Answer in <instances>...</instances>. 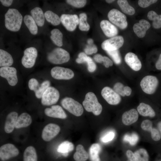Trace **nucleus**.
I'll list each match as a JSON object with an SVG mask.
<instances>
[{
    "mask_svg": "<svg viewBox=\"0 0 161 161\" xmlns=\"http://www.w3.org/2000/svg\"><path fill=\"white\" fill-rule=\"evenodd\" d=\"M5 25L8 30L17 32L20 29L23 20V17L17 9L10 8L5 14Z\"/></svg>",
    "mask_w": 161,
    "mask_h": 161,
    "instance_id": "f257e3e1",
    "label": "nucleus"
},
{
    "mask_svg": "<svg viewBox=\"0 0 161 161\" xmlns=\"http://www.w3.org/2000/svg\"><path fill=\"white\" fill-rule=\"evenodd\" d=\"M83 105L87 111L92 112L95 115L100 114L102 110V106L99 102L96 95L91 92L86 94Z\"/></svg>",
    "mask_w": 161,
    "mask_h": 161,
    "instance_id": "f03ea898",
    "label": "nucleus"
},
{
    "mask_svg": "<svg viewBox=\"0 0 161 161\" xmlns=\"http://www.w3.org/2000/svg\"><path fill=\"white\" fill-rule=\"evenodd\" d=\"M70 58L69 53L62 48L58 47L49 53L47 56L48 61L50 63L59 64L68 62Z\"/></svg>",
    "mask_w": 161,
    "mask_h": 161,
    "instance_id": "7ed1b4c3",
    "label": "nucleus"
},
{
    "mask_svg": "<svg viewBox=\"0 0 161 161\" xmlns=\"http://www.w3.org/2000/svg\"><path fill=\"white\" fill-rule=\"evenodd\" d=\"M159 80L155 76L147 75L143 78L140 83L142 90L148 95L154 94L157 90L159 85Z\"/></svg>",
    "mask_w": 161,
    "mask_h": 161,
    "instance_id": "20e7f679",
    "label": "nucleus"
},
{
    "mask_svg": "<svg viewBox=\"0 0 161 161\" xmlns=\"http://www.w3.org/2000/svg\"><path fill=\"white\" fill-rule=\"evenodd\" d=\"M61 103L65 109L75 116H80L83 113V109L82 105L72 98L65 97L62 100Z\"/></svg>",
    "mask_w": 161,
    "mask_h": 161,
    "instance_id": "39448f33",
    "label": "nucleus"
},
{
    "mask_svg": "<svg viewBox=\"0 0 161 161\" xmlns=\"http://www.w3.org/2000/svg\"><path fill=\"white\" fill-rule=\"evenodd\" d=\"M108 17L112 23L120 29L123 30L127 27L126 17L119 10L115 9L111 10L108 14Z\"/></svg>",
    "mask_w": 161,
    "mask_h": 161,
    "instance_id": "423d86ee",
    "label": "nucleus"
},
{
    "mask_svg": "<svg viewBox=\"0 0 161 161\" xmlns=\"http://www.w3.org/2000/svg\"><path fill=\"white\" fill-rule=\"evenodd\" d=\"M60 97L59 91L55 87L50 86L45 91L41 98V103L44 106H50L55 104Z\"/></svg>",
    "mask_w": 161,
    "mask_h": 161,
    "instance_id": "0eeeda50",
    "label": "nucleus"
},
{
    "mask_svg": "<svg viewBox=\"0 0 161 161\" xmlns=\"http://www.w3.org/2000/svg\"><path fill=\"white\" fill-rule=\"evenodd\" d=\"M38 55L37 49L34 47L26 48L24 52L21 59L22 65L25 68H30L34 65Z\"/></svg>",
    "mask_w": 161,
    "mask_h": 161,
    "instance_id": "6e6552de",
    "label": "nucleus"
},
{
    "mask_svg": "<svg viewBox=\"0 0 161 161\" xmlns=\"http://www.w3.org/2000/svg\"><path fill=\"white\" fill-rule=\"evenodd\" d=\"M0 75L6 79L9 84L12 86L16 85L18 83L17 70L14 67L10 66L1 67Z\"/></svg>",
    "mask_w": 161,
    "mask_h": 161,
    "instance_id": "1a4fd4ad",
    "label": "nucleus"
},
{
    "mask_svg": "<svg viewBox=\"0 0 161 161\" xmlns=\"http://www.w3.org/2000/svg\"><path fill=\"white\" fill-rule=\"evenodd\" d=\"M101 94L103 98L110 105H117L121 101V96L109 87H104L101 90Z\"/></svg>",
    "mask_w": 161,
    "mask_h": 161,
    "instance_id": "9d476101",
    "label": "nucleus"
},
{
    "mask_svg": "<svg viewBox=\"0 0 161 161\" xmlns=\"http://www.w3.org/2000/svg\"><path fill=\"white\" fill-rule=\"evenodd\" d=\"M51 75L52 77L57 80H69L72 78L74 75V72L71 69L58 66L52 69Z\"/></svg>",
    "mask_w": 161,
    "mask_h": 161,
    "instance_id": "9b49d317",
    "label": "nucleus"
},
{
    "mask_svg": "<svg viewBox=\"0 0 161 161\" xmlns=\"http://www.w3.org/2000/svg\"><path fill=\"white\" fill-rule=\"evenodd\" d=\"M124 41L122 36H115L104 41L101 44V47L106 51L117 50L122 47Z\"/></svg>",
    "mask_w": 161,
    "mask_h": 161,
    "instance_id": "f8f14e48",
    "label": "nucleus"
},
{
    "mask_svg": "<svg viewBox=\"0 0 161 161\" xmlns=\"http://www.w3.org/2000/svg\"><path fill=\"white\" fill-rule=\"evenodd\" d=\"M19 153L18 149L12 144H5L1 146L0 148V158L3 161L16 157Z\"/></svg>",
    "mask_w": 161,
    "mask_h": 161,
    "instance_id": "ddd939ff",
    "label": "nucleus"
},
{
    "mask_svg": "<svg viewBox=\"0 0 161 161\" xmlns=\"http://www.w3.org/2000/svg\"><path fill=\"white\" fill-rule=\"evenodd\" d=\"M61 22L68 30L72 31L79 24V19L76 14H63L60 17Z\"/></svg>",
    "mask_w": 161,
    "mask_h": 161,
    "instance_id": "4468645a",
    "label": "nucleus"
},
{
    "mask_svg": "<svg viewBox=\"0 0 161 161\" xmlns=\"http://www.w3.org/2000/svg\"><path fill=\"white\" fill-rule=\"evenodd\" d=\"M60 130V128L58 125L49 123L44 128L42 132V138L45 141H50L58 134Z\"/></svg>",
    "mask_w": 161,
    "mask_h": 161,
    "instance_id": "2eb2a0df",
    "label": "nucleus"
},
{
    "mask_svg": "<svg viewBox=\"0 0 161 161\" xmlns=\"http://www.w3.org/2000/svg\"><path fill=\"white\" fill-rule=\"evenodd\" d=\"M124 60L126 64L133 70L138 71L141 69L142 63L135 54L131 52L127 53L125 56Z\"/></svg>",
    "mask_w": 161,
    "mask_h": 161,
    "instance_id": "dca6fc26",
    "label": "nucleus"
},
{
    "mask_svg": "<svg viewBox=\"0 0 161 161\" xmlns=\"http://www.w3.org/2000/svg\"><path fill=\"white\" fill-rule=\"evenodd\" d=\"M44 112L46 115L50 117L62 119L67 117L62 108L58 105H53L50 108H47L45 109Z\"/></svg>",
    "mask_w": 161,
    "mask_h": 161,
    "instance_id": "f3484780",
    "label": "nucleus"
},
{
    "mask_svg": "<svg viewBox=\"0 0 161 161\" xmlns=\"http://www.w3.org/2000/svg\"><path fill=\"white\" fill-rule=\"evenodd\" d=\"M150 27V24L148 21L145 19H141L138 23H136L134 25L133 29L138 37L142 38L145 36L146 31Z\"/></svg>",
    "mask_w": 161,
    "mask_h": 161,
    "instance_id": "a211bd4d",
    "label": "nucleus"
},
{
    "mask_svg": "<svg viewBox=\"0 0 161 161\" xmlns=\"http://www.w3.org/2000/svg\"><path fill=\"white\" fill-rule=\"evenodd\" d=\"M100 27L104 33L108 37L112 38L118 34L117 28L107 20H102L100 24Z\"/></svg>",
    "mask_w": 161,
    "mask_h": 161,
    "instance_id": "6ab92c4d",
    "label": "nucleus"
},
{
    "mask_svg": "<svg viewBox=\"0 0 161 161\" xmlns=\"http://www.w3.org/2000/svg\"><path fill=\"white\" fill-rule=\"evenodd\" d=\"M138 117L137 110L132 109L123 113L122 117V121L125 125L129 126L136 122Z\"/></svg>",
    "mask_w": 161,
    "mask_h": 161,
    "instance_id": "aec40b11",
    "label": "nucleus"
},
{
    "mask_svg": "<svg viewBox=\"0 0 161 161\" xmlns=\"http://www.w3.org/2000/svg\"><path fill=\"white\" fill-rule=\"evenodd\" d=\"M18 118V114L15 112L10 113L7 116L4 127V130L7 133L12 132L15 127Z\"/></svg>",
    "mask_w": 161,
    "mask_h": 161,
    "instance_id": "412c9836",
    "label": "nucleus"
},
{
    "mask_svg": "<svg viewBox=\"0 0 161 161\" xmlns=\"http://www.w3.org/2000/svg\"><path fill=\"white\" fill-rule=\"evenodd\" d=\"M138 113L144 117H153L155 116V111L149 105L144 103H141L137 107Z\"/></svg>",
    "mask_w": 161,
    "mask_h": 161,
    "instance_id": "4be33fe9",
    "label": "nucleus"
},
{
    "mask_svg": "<svg viewBox=\"0 0 161 161\" xmlns=\"http://www.w3.org/2000/svg\"><path fill=\"white\" fill-rule=\"evenodd\" d=\"M30 14L38 26L41 27L44 25L45 17L41 8L38 7H36L31 10Z\"/></svg>",
    "mask_w": 161,
    "mask_h": 161,
    "instance_id": "5701e85b",
    "label": "nucleus"
},
{
    "mask_svg": "<svg viewBox=\"0 0 161 161\" xmlns=\"http://www.w3.org/2000/svg\"><path fill=\"white\" fill-rule=\"evenodd\" d=\"M32 122L30 115L27 113H23L18 117L15 128L19 129L27 127L31 124Z\"/></svg>",
    "mask_w": 161,
    "mask_h": 161,
    "instance_id": "b1692460",
    "label": "nucleus"
},
{
    "mask_svg": "<svg viewBox=\"0 0 161 161\" xmlns=\"http://www.w3.org/2000/svg\"><path fill=\"white\" fill-rule=\"evenodd\" d=\"M113 90L121 96H129L131 95L132 89L129 86H125L120 82L116 83L113 86Z\"/></svg>",
    "mask_w": 161,
    "mask_h": 161,
    "instance_id": "393cba45",
    "label": "nucleus"
},
{
    "mask_svg": "<svg viewBox=\"0 0 161 161\" xmlns=\"http://www.w3.org/2000/svg\"><path fill=\"white\" fill-rule=\"evenodd\" d=\"M13 60L11 55L7 51L0 49V66L1 67L11 66Z\"/></svg>",
    "mask_w": 161,
    "mask_h": 161,
    "instance_id": "a878e982",
    "label": "nucleus"
},
{
    "mask_svg": "<svg viewBox=\"0 0 161 161\" xmlns=\"http://www.w3.org/2000/svg\"><path fill=\"white\" fill-rule=\"evenodd\" d=\"M23 20L30 33L33 35H36L38 33V28L37 24L32 16L26 15L24 16Z\"/></svg>",
    "mask_w": 161,
    "mask_h": 161,
    "instance_id": "bb28decb",
    "label": "nucleus"
},
{
    "mask_svg": "<svg viewBox=\"0 0 161 161\" xmlns=\"http://www.w3.org/2000/svg\"><path fill=\"white\" fill-rule=\"evenodd\" d=\"M89 155L81 145H78L76 147V151L73 155L76 161H86L88 158Z\"/></svg>",
    "mask_w": 161,
    "mask_h": 161,
    "instance_id": "cd10ccee",
    "label": "nucleus"
},
{
    "mask_svg": "<svg viewBox=\"0 0 161 161\" xmlns=\"http://www.w3.org/2000/svg\"><path fill=\"white\" fill-rule=\"evenodd\" d=\"M23 161H37L36 152L34 148L31 146L27 147L24 151Z\"/></svg>",
    "mask_w": 161,
    "mask_h": 161,
    "instance_id": "c85d7f7f",
    "label": "nucleus"
},
{
    "mask_svg": "<svg viewBox=\"0 0 161 161\" xmlns=\"http://www.w3.org/2000/svg\"><path fill=\"white\" fill-rule=\"evenodd\" d=\"M50 38L54 43L58 46L60 47L63 45V35L58 29H54L51 31Z\"/></svg>",
    "mask_w": 161,
    "mask_h": 161,
    "instance_id": "c756f323",
    "label": "nucleus"
},
{
    "mask_svg": "<svg viewBox=\"0 0 161 161\" xmlns=\"http://www.w3.org/2000/svg\"><path fill=\"white\" fill-rule=\"evenodd\" d=\"M100 150L101 147L98 143H94L91 146L89 149V154L91 161H100L99 154Z\"/></svg>",
    "mask_w": 161,
    "mask_h": 161,
    "instance_id": "7c9ffc66",
    "label": "nucleus"
},
{
    "mask_svg": "<svg viewBox=\"0 0 161 161\" xmlns=\"http://www.w3.org/2000/svg\"><path fill=\"white\" fill-rule=\"evenodd\" d=\"M148 19L153 21L152 26L155 29H159L161 27V14L158 15L155 11H149L147 14Z\"/></svg>",
    "mask_w": 161,
    "mask_h": 161,
    "instance_id": "2f4dec72",
    "label": "nucleus"
},
{
    "mask_svg": "<svg viewBox=\"0 0 161 161\" xmlns=\"http://www.w3.org/2000/svg\"><path fill=\"white\" fill-rule=\"evenodd\" d=\"M44 15L47 21L53 25L57 26L61 23L60 18L57 14L51 11H46L44 13Z\"/></svg>",
    "mask_w": 161,
    "mask_h": 161,
    "instance_id": "473e14b6",
    "label": "nucleus"
},
{
    "mask_svg": "<svg viewBox=\"0 0 161 161\" xmlns=\"http://www.w3.org/2000/svg\"><path fill=\"white\" fill-rule=\"evenodd\" d=\"M117 3L124 13L129 15H132L135 13V9L129 4L127 0H118Z\"/></svg>",
    "mask_w": 161,
    "mask_h": 161,
    "instance_id": "72a5a7b5",
    "label": "nucleus"
},
{
    "mask_svg": "<svg viewBox=\"0 0 161 161\" xmlns=\"http://www.w3.org/2000/svg\"><path fill=\"white\" fill-rule=\"evenodd\" d=\"M74 149L73 144L69 141H64L61 143L58 146L57 151L63 154H68Z\"/></svg>",
    "mask_w": 161,
    "mask_h": 161,
    "instance_id": "f704fd0d",
    "label": "nucleus"
},
{
    "mask_svg": "<svg viewBox=\"0 0 161 161\" xmlns=\"http://www.w3.org/2000/svg\"><path fill=\"white\" fill-rule=\"evenodd\" d=\"M50 82L48 80H45L41 84H39L34 92L36 97L38 98H41L43 94L46 89L50 86Z\"/></svg>",
    "mask_w": 161,
    "mask_h": 161,
    "instance_id": "c9c22d12",
    "label": "nucleus"
},
{
    "mask_svg": "<svg viewBox=\"0 0 161 161\" xmlns=\"http://www.w3.org/2000/svg\"><path fill=\"white\" fill-rule=\"evenodd\" d=\"M79 27L82 31H88L90 29V26L87 22V15L85 13H82L79 14Z\"/></svg>",
    "mask_w": 161,
    "mask_h": 161,
    "instance_id": "e433bc0d",
    "label": "nucleus"
},
{
    "mask_svg": "<svg viewBox=\"0 0 161 161\" xmlns=\"http://www.w3.org/2000/svg\"><path fill=\"white\" fill-rule=\"evenodd\" d=\"M134 154L136 161H148L149 156L147 151L141 148L136 151Z\"/></svg>",
    "mask_w": 161,
    "mask_h": 161,
    "instance_id": "4c0bfd02",
    "label": "nucleus"
},
{
    "mask_svg": "<svg viewBox=\"0 0 161 161\" xmlns=\"http://www.w3.org/2000/svg\"><path fill=\"white\" fill-rule=\"evenodd\" d=\"M115 64L119 65L121 63L122 59L120 55L118 49L111 51H106Z\"/></svg>",
    "mask_w": 161,
    "mask_h": 161,
    "instance_id": "58836bf2",
    "label": "nucleus"
},
{
    "mask_svg": "<svg viewBox=\"0 0 161 161\" xmlns=\"http://www.w3.org/2000/svg\"><path fill=\"white\" fill-rule=\"evenodd\" d=\"M138 140V136L135 133H133L131 134H126L124 135L123 138L124 141L128 142L131 145H135Z\"/></svg>",
    "mask_w": 161,
    "mask_h": 161,
    "instance_id": "ea45409f",
    "label": "nucleus"
},
{
    "mask_svg": "<svg viewBox=\"0 0 161 161\" xmlns=\"http://www.w3.org/2000/svg\"><path fill=\"white\" fill-rule=\"evenodd\" d=\"M66 2L69 4L77 8H81L86 4L85 0H67Z\"/></svg>",
    "mask_w": 161,
    "mask_h": 161,
    "instance_id": "a19ab883",
    "label": "nucleus"
},
{
    "mask_svg": "<svg viewBox=\"0 0 161 161\" xmlns=\"http://www.w3.org/2000/svg\"><path fill=\"white\" fill-rule=\"evenodd\" d=\"M152 125V121L147 119L142 121L141 124V127L143 130L150 132L153 128Z\"/></svg>",
    "mask_w": 161,
    "mask_h": 161,
    "instance_id": "79ce46f5",
    "label": "nucleus"
},
{
    "mask_svg": "<svg viewBox=\"0 0 161 161\" xmlns=\"http://www.w3.org/2000/svg\"><path fill=\"white\" fill-rule=\"evenodd\" d=\"M115 133L113 131L108 132L101 138V141L103 143H107L112 140L114 138Z\"/></svg>",
    "mask_w": 161,
    "mask_h": 161,
    "instance_id": "37998d69",
    "label": "nucleus"
},
{
    "mask_svg": "<svg viewBox=\"0 0 161 161\" xmlns=\"http://www.w3.org/2000/svg\"><path fill=\"white\" fill-rule=\"evenodd\" d=\"M84 50L86 54L90 55L96 53L97 52V49L96 46L92 44L87 45Z\"/></svg>",
    "mask_w": 161,
    "mask_h": 161,
    "instance_id": "c03bdc74",
    "label": "nucleus"
},
{
    "mask_svg": "<svg viewBox=\"0 0 161 161\" xmlns=\"http://www.w3.org/2000/svg\"><path fill=\"white\" fill-rule=\"evenodd\" d=\"M157 1V0H139L138 1V4L140 7L146 8L156 3Z\"/></svg>",
    "mask_w": 161,
    "mask_h": 161,
    "instance_id": "a18cd8bd",
    "label": "nucleus"
},
{
    "mask_svg": "<svg viewBox=\"0 0 161 161\" xmlns=\"http://www.w3.org/2000/svg\"><path fill=\"white\" fill-rule=\"evenodd\" d=\"M86 62L88 66V69L90 72H93L96 69V65L90 57L88 56Z\"/></svg>",
    "mask_w": 161,
    "mask_h": 161,
    "instance_id": "49530a36",
    "label": "nucleus"
},
{
    "mask_svg": "<svg viewBox=\"0 0 161 161\" xmlns=\"http://www.w3.org/2000/svg\"><path fill=\"white\" fill-rule=\"evenodd\" d=\"M39 84L38 81L35 78L30 79L28 83L29 89L31 90L34 92L36 89L37 87Z\"/></svg>",
    "mask_w": 161,
    "mask_h": 161,
    "instance_id": "de8ad7c7",
    "label": "nucleus"
},
{
    "mask_svg": "<svg viewBox=\"0 0 161 161\" xmlns=\"http://www.w3.org/2000/svg\"><path fill=\"white\" fill-rule=\"evenodd\" d=\"M152 139L155 141H158L161 139V135L159 131L156 128H152L151 131Z\"/></svg>",
    "mask_w": 161,
    "mask_h": 161,
    "instance_id": "09e8293b",
    "label": "nucleus"
},
{
    "mask_svg": "<svg viewBox=\"0 0 161 161\" xmlns=\"http://www.w3.org/2000/svg\"><path fill=\"white\" fill-rule=\"evenodd\" d=\"M88 57L86 54L83 52L80 53L78 55V58L76 60V61L78 64H82L86 62Z\"/></svg>",
    "mask_w": 161,
    "mask_h": 161,
    "instance_id": "8fccbe9b",
    "label": "nucleus"
},
{
    "mask_svg": "<svg viewBox=\"0 0 161 161\" xmlns=\"http://www.w3.org/2000/svg\"><path fill=\"white\" fill-rule=\"evenodd\" d=\"M103 63L106 68H109V66H112L113 65L112 61L108 57L104 56Z\"/></svg>",
    "mask_w": 161,
    "mask_h": 161,
    "instance_id": "3c124183",
    "label": "nucleus"
},
{
    "mask_svg": "<svg viewBox=\"0 0 161 161\" xmlns=\"http://www.w3.org/2000/svg\"><path fill=\"white\" fill-rule=\"evenodd\" d=\"M126 155L130 161H136L134 153L130 150H128L126 152Z\"/></svg>",
    "mask_w": 161,
    "mask_h": 161,
    "instance_id": "603ef678",
    "label": "nucleus"
},
{
    "mask_svg": "<svg viewBox=\"0 0 161 161\" xmlns=\"http://www.w3.org/2000/svg\"><path fill=\"white\" fill-rule=\"evenodd\" d=\"M103 57L102 55L100 54H97L95 55L94 56V59L97 62L100 63H103Z\"/></svg>",
    "mask_w": 161,
    "mask_h": 161,
    "instance_id": "864d4df0",
    "label": "nucleus"
},
{
    "mask_svg": "<svg viewBox=\"0 0 161 161\" xmlns=\"http://www.w3.org/2000/svg\"><path fill=\"white\" fill-rule=\"evenodd\" d=\"M0 1L4 6L8 7L12 4L13 1L12 0H1Z\"/></svg>",
    "mask_w": 161,
    "mask_h": 161,
    "instance_id": "5fc2aeb1",
    "label": "nucleus"
},
{
    "mask_svg": "<svg viewBox=\"0 0 161 161\" xmlns=\"http://www.w3.org/2000/svg\"><path fill=\"white\" fill-rule=\"evenodd\" d=\"M155 67L157 69L161 70V53L156 63Z\"/></svg>",
    "mask_w": 161,
    "mask_h": 161,
    "instance_id": "6e6d98bb",
    "label": "nucleus"
},
{
    "mask_svg": "<svg viewBox=\"0 0 161 161\" xmlns=\"http://www.w3.org/2000/svg\"><path fill=\"white\" fill-rule=\"evenodd\" d=\"M87 42L88 44H93V41L92 39L89 38L87 40Z\"/></svg>",
    "mask_w": 161,
    "mask_h": 161,
    "instance_id": "4d7b16f0",
    "label": "nucleus"
},
{
    "mask_svg": "<svg viewBox=\"0 0 161 161\" xmlns=\"http://www.w3.org/2000/svg\"><path fill=\"white\" fill-rule=\"evenodd\" d=\"M157 127L160 131H161V121L159 122L157 124Z\"/></svg>",
    "mask_w": 161,
    "mask_h": 161,
    "instance_id": "13d9d810",
    "label": "nucleus"
},
{
    "mask_svg": "<svg viewBox=\"0 0 161 161\" xmlns=\"http://www.w3.org/2000/svg\"><path fill=\"white\" fill-rule=\"evenodd\" d=\"M115 0H106V2H107V3H112V2L115 1Z\"/></svg>",
    "mask_w": 161,
    "mask_h": 161,
    "instance_id": "bf43d9fd",
    "label": "nucleus"
},
{
    "mask_svg": "<svg viewBox=\"0 0 161 161\" xmlns=\"http://www.w3.org/2000/svg\"><path fill=\"white\" fill-rule=\"evenodd\" d=\"M160 135L161 136V131H160Z\"/></svg>",
    "mask_w": 161,
    "mask_h": 161,
    "instance_id": "052dcab7",
    "label": "nucleus"
},
{
    "mask_svg": "<svg viewBox=\"0 0 161 161\" xmlns=\"http://www.w3.org/2000/svg\"><path fill=\"white\" fill-rule=\"evenodd\" d=\"M129 161V160H128V161Z\"/></svg>",
    "mask_w": 161,
    "mask_h": 161,
    "instance_id": "680f3d73",
    "label": "nucleus"
},
{
    "mask_svg": "<svg viewBox=\"0 0 161 161\" xmlns=\"http://www.w3.org/2000/svg\"></svg>",
    "mask_w": 161,
    "mask_h": 161,
    "instance_id": "e2e57ef3",
    "label": "nucleus"
}]
</instances>
